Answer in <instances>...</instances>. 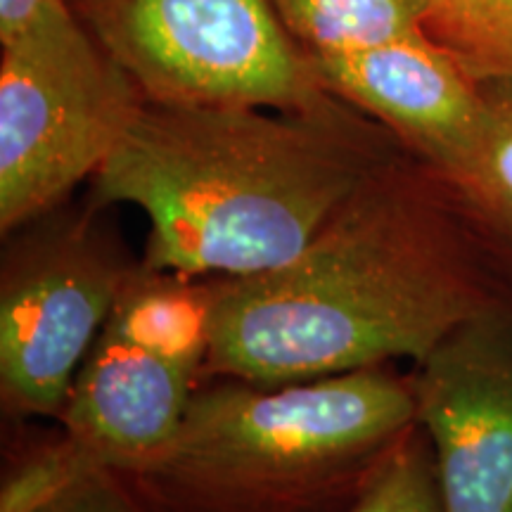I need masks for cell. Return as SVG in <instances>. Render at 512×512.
<instances>
[{"instance_id":"obj_4","label":"cell","mask_w":512,"mask_h":512,"mask_svg":"<svg viewBox=\"0 0 512 512\" xmlns=\"http://www.w3.org/2000/svg\"><path fill=\"white\" fill-rule=\"evenodd\" d=\"M418 422L413 384L382 370L192 394L174 444L147 472L209 486L311 475L403 437Z\"/></svg>"},{"instance_id":"obj_5","label":"cell","mask_w":512,"mask_h":512,"mask_svg":"<svg viewBox=\"0 0 512 512\" xmlns=\"http://www.w3.org/2000/svg\"><path fill=\"white\" fill-rule=\"evenodd\" d=\"M145 98L74 8L0 57V228L55 207L114 155Z\"/></svg>"},{"instance_id":"obj_7","label":"cell","mask_w":512,"mask_h":512,"mask_svg":"<svg viewBox=\"0 0 512 512\" xmlns=\"http://www.w3.org/2000/svg\"><path fill=\"white\" fill-rule=\"evenodd\" d=\"M121 290L117 268L81 245H64L17 273L0 299L5 399L31 413L64 408Z\"/></svg>"},{"instance_id":"obj_16","label":"cell","mask_w":512,"mask_h":512,"mask_svg":"<svg viewBox=\"0 0 512 512\" xmlns=\"http://www.w3.org/2000/svg\"><path fill=\"white\" fill-rule=\"evenodd\" d=\"M67 8L69 0H0V46L19 41Z\"/></svg>"},{"instance_id":"obj_17","label":"cell","mask_w":512,"mask_h":512,"mask_svg":"<svg viewBox=\"0 0 512 512\" xmlns=\"http://www.w3.org/2000/svg\"><path fill=\"white\" fill-rule=\"evenodd\" d=\"M98 477L74 486L72 491H67L41 512H138L119 491L100 482Z\"/></svg>"},{"instance_id":"obj_8","label":"cell","mask_w":512,"mask_h":512,"mask_svg":"<svg viewBox=\"0 0 512 512\" xmlns=\"http://www.w3.org/2000/svg\"><path fill=\"white\" fill-rule=\"evenodd\" d=\"M311 62L335 98L387 126L437 174L463 155L482 121V79L427 31Z\"/></svg>"},{"instance_id":"obj_9","label":"cell","mask_w":512,"mask_h":512,"mask_svg":"<svg viewBox=\"0 0 512 512\" xmlns=\"http://www.w3.org/2000/svg\"><path fill=\"white\" fill-rule=\"evenodd\" d=\"M192 377L105 325L64 403L69 439L102 470H150L181 430Z\"/></svg>"},{"instance_id":"obj_6","label":"cell","mask_w":512,"mask_h":512,"mask_svg":"<svg viewBox=\"0 0 512 512\" xmlns=\"http://www.w3.org/2000/svg\"><path fill=\"white\" fill-rule=\"evenodd\" d=\"M413 394L446 512H512V304L441 339Z\"/></svg>"},{"instance_id":"obj_3","label":"cell","mask_w":512,"mask_h":512,"mask_svg":"<svg viewBox=\"0 0 512 512\" xmlns=\"http://www.w3.org/2000/svg\"><path fill=\"white\" fill-rule=\"evenodd\" d=\"M145 100L337 114L271 0H69Z\"/></svg>"},{"instance_id":"obj_12","label":"cell","mask_w":512,"mask_h":512,"mask_svg":"<svg viewBox=\"0 0 512 512\" xmlns=\"http://www.w3.org/2000/svg\"><path fill=\"white\" fill-rule=\"evenodd\" d=\"M309 57L351 53L425 31V0H271Z\"/></svg>"},{"instance_id":"obj_13","label":"cell","mask_w":512,"mask_h":512,"mask_svg":"<svg viewBox=\"0 0 512 512\" xmlns=\"http://www.w3.org/2000/svg\"><path fill=\"white\" fill-rule=\"evenodd\" d=\"M425 31L479 79L512 76V0H425Z\"/></svg>"},{"instance_id":"obj_1","label":"cell","mask_w":512,"mask_h":512,"mask_svg":"<svg viewBox=\"0 0 512 512\" xmlns=\"http://www.w3.org/2000/svg\"><path fill=\"white\" fill-rule=\"evenodd\" d=\"M510 304L441 178L392 157L302 254L211 290L204 366L283 384L420 363L465 320Z\"/></svg>"},{"instance_id":"obj_2","label":"cell","mask_w":512,"mask_h":512,"mask_svg":"<svg viewBox=\"0 0 512 512\" xmlns=\"http://www.w3.org/2000/svg\"><path fill=\"white\" fill-rule=\"evenodd\" d=\"M392 157L349 110L145 100L95 195L147 214L150 271L247 278L302 254Z\"/></svg>"},{"instance_id":"obj_15","label":"cell","mask_w":512,"mask_h":512,"mask_svg":"<svg viewBox=\"0 0 512 512\" xmlns=\"http://www.w3.org/2000/svg\"><path fill=\"white\" fill-rule=\"evenodd\" d=\"M102 467L74 439L46 448L12 472L0 494V512H41L86 479L98 477Z\"/></svg>"},{"instance_id":"obj_10","label":"cell","mask_w":512,"mask_h":512,"mask_svg":"<svg viewBox=\"0 0 512 512\" xmlns=\"http://www.w3.org/2000/svg\"><path fill=\"white\" fill-rule=\"evenodd\" d=\"M475 138L446 171H434L484 247L512 256V76L482 79Z\"/></svg>"},{"instance_id":"obj_11","label":"cell","mask_w":512,"mask_h":512,"mask_svg":"<svg viewBox=\"0 0 512 512\" xmlns=\"http://www.w3.org/2000/svg\"><path fill=\"white\" fill-rule=\"evenodd\" d=\"M107 325L136 347L197 373L209 351L211 292L166 278L124 287Z\"/></svg>"},{"instance_id":"obj_14","label":"cell","mask_w":512,"mask_h":512,"mask_svg":"<svg viewBox=\"0 0 512 512\" xmlns=\"http://www.w3.org/2000/svg\"><path fill=\"white\" fill-rule=\"evenodd\" d=\"M349 512H446L425 432L408 430L373 472Z\"/></svg>"}]
</instances>
